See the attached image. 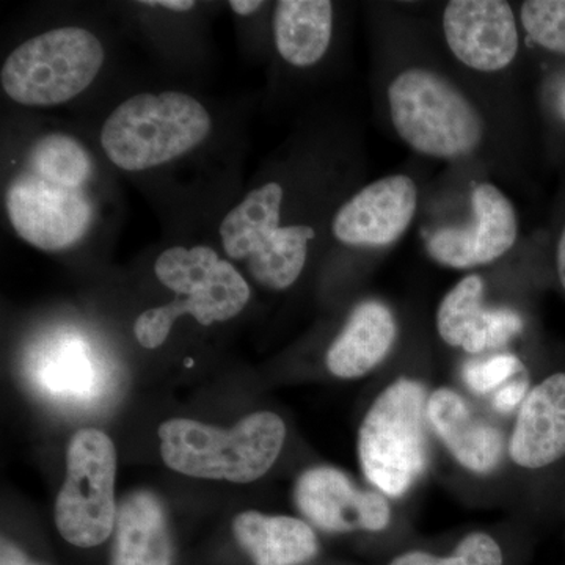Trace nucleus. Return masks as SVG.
<instances>
[{"label": "nucleus", "instance_id": "obj_2", "mask_svg": "<svg viewBox=\"0 0 565 565\" xmlns=\"http://www.w3.org/2000/svg\"><path fill=\"white\" fill-rule=\"evenodd\" d=\"M158 280L185 299L143 311L134 323L137 341L145 349L166 343L174 322L191 315L202 326L226 322L243 313L250 300V286L228 259L206 245L167 248L154 264Z\"/></svg>", "mask_w": 565, "mask_h": 565}, {"label": "nucleus", "instance_id": "obj_26", "mask_svg": "<svg viewBox=\"0 0 565 565\" xmlns=\"http://www.w3.org/2000/svg\"><path fill=\"white\" fill-rule=\"evenodd\" d=\"M147 7H159V9L174 11V13H185L195 9L196 3L193 0H154V2H141Z\"/></svg>", "mask_w": 565, "mask_h": 565}, {"label": "nucleus", "instance_id": "obj_9", "mask_svg": "<svg viewBox=\"0 0 565 565\" xmlns=\"http://www.w3.org/2000/svg\"><path fill=\"white\" fill-rule=\"evenodd\" d=\"M117 451L98 429H82L70 441L66 479L55 503L63 539L79 548L102 545L115 531Z\"/></svg>", "mask_w": 565, "mask_h": 565}, {"label": "nucleus", "instance_id": "obj_10", "mask_svg": "<svg viewBox=\"0 0 565 565\" xmlns=\"http://www.w3.org/2000/svg\"><path fill=\"white\" fill-rule=\"evenodd\" d=\"M473 223L435 230L427 239L430 258L451 269H473L500 259L514 247L519 221L514 206L489 182L471 193Z\"/></svg>", "mask_w": 565, "mask_h": 565}, {"label": "nucleus", "instance_id": "obj_27", "mask_svg": "<svg viewBox=\"0 0 565 565\" xmlns=\"http://www.w3.org/2000/svg\"><path fill=\"white\" fill-rule=\"evenodd\" d=\"M228 6L239 17H250V14L262 9L264 2L262 0H232Z\"/></svg>", "mask_w": 565, "mask_h": 565}, {"label": "nucleus", "instance_id": "obj_15", "mask_svg": "<svg viewBox=\"0 0 565 565\" xmlns=\"http://www.w3.org/2000/svg\"><path fill=\"white\" fill-rule=\"evenodd\" d=\"M509 455L525 470L541 471L565 460V371L530 390L516 414Z\"/></svg>", "mask_w": 565, "mask_h": 565}, {"label": "nucleus", "instance_id": "obj_13", "mask_svg": "<svg viewBox=\"0 0 565 565\" xmlns=\"http://www.w3.org/2000/svg\"><path fill=\"white\" fill-rule=\"evenodd\" d=\"M418 206L415 182L404 174L366 185L334 214L332 233L352 247H386L404 236Z\"/></svg>", "mask_w": 565, "mask_h": 565}, {"label": "nucleus", "instance_id": "obj_22", "mask_svg": "<svg viewBox=\"0 0 565 565\" xmlns=\"http://www.w3.org/2000/svg\"><path fill=\"white\" fill-rule=\"evenodd\" d=\"M522 22L535 44L565 55V0H527Z\"/></svg>", "mask_w": 565, "mask_h": 565}, {"label": "nucleus", "instance_id": "obj_12", "mask_svg": "<svg viewBox=\"0 0 565 565\" xmlns=\"http://www.w3.org/2000/svg\"><path fill=\"white\" fill-rule=\"evenodd\" d=\"M296 503L311 523L327 533H379L392 522L384 493L359 489L337 468L305 471L297 481Z\"/></svg>", "mask_w": 565, "mask_h": 565}, {"label": "nucleus", "instance_id": "obj_11", "mask_svg": "<svg viewBox=\"0 0 565 565\" xmlns=\"http://www.w3.org/2000/svg\"><path fill=\"white\" fill-rule=\"evenodd\" d=\"M444 31L457 61L481 73L504 70L519 52L514 11L503 0H452L445 9Z\"/></svg>", "mask_w": 565, "mask_h": 565}, {"label": "nucleus", "instance_id": "obj_14", "mask_svg": "<svg viewBox=\"0 0 565 565\" xmlns=\"http://www.w3.org/2000/svg\"><path fill=\"white\" fill-rule=\"evenodd\" d=\"M486 282L481 275H467L457 282L437 311V330L451 348L482 353L503 348L523 330V321L509 308L484 303Z\"/></svg>", "mask_w": 565, "mask_h": 565}, {"label": "nucleus", "instance_id": "obj_17", "mask_svg": "<svg viewBox=\"0 0 565 565\" xmlns=\"http://www.w3.org/2000/svg\"><path fill=\"white\" fill-rule=\"evenodd\" d=\"M397 338L396 319L377 300L360 303L327 352V367L334 377L360 379L375 370L392 352Z\"/></svg>", "mask_w": 565, "mask_h": 565}, {"label": "nucleus", "instance_id": "obj_4", "mask_svg": "<svg viewBox=\"0 0 565 565\" xmlns=\"http://www.w3.org/2000/svg\"><path fill=\"white\" fill-rule=\"evenodd\" d=\"M158 434L163 462L178 473L248 484L273 468L285 445L286 426L273 412H259L228 430L170 419Z\"/></svg>", "mask_w": 565, "mask_h": 565}, {"label": "nucleus", "instance_id": "obj_23", "mask_svg": "<svg viewBox=\"0 0 565 565\" xmlns=\"http://www.w3.org/2000/svg\"><path fill=\"white\" fill-rule=\"evenodd\" d=\"M41 381L50 392L62 396H85L93 393L95 385L90 363L82 355L79 349L63 351L54 360H50L46 366H43Z\"/></svg>", "mask_w": 565, "mask_h": 565}, {"label": "nucleus", "instance_id": "obj_20", "mask_svg": "<svg viewBox=\"0 0 565 565\" xmlns=\"http://www.w3.org/2000/svg\"><path fill=\"white\" fill-rule=\"evenodd\" d=\"M333 35L329 0H281L275 7L274 39L282 61L297 68L321 62Z\"/></svg>", "mask_w": 565, "mask_h": 565}, {"label": "nucleus", "instance_id": "obj_21", "mask_svg": "<svg viewBox=\"0 0 565 565\" xmlns=\"http://www.w3.org/2000/svg\"><path fill=\"white\" fill-rule=\"evenodd\" d=\"M504 556L500 544L486 533H471L460 541L449 556H437L433 553H403L394 557L388 565H503Z\"/></svg>", "mask_w": 565, "mask_h": 565}, {"label": "nucleus", "instance_id": "obj_29", "mask_svg": "<svg viewBox=\"0 0 565 565\" xmlns=\"http://www.w3.org/2000/svg\"><path fill=\"white\" fill-rule=\"evenodd\" d=\"M3 565H25L24 561L20 559V556L11 557V552H7L6 548H3Z\"/></svg>", "mask_w": 565, "mask_h": 565}, {"label": "nucleus", "instance_id": "obj_7", "mask_svg": "<svg viewBox=\"0 0 565 565\" xmlns=\"http://www.w3.org/2000/svg\"><path fill=\"white\" fill-rule=\"evenodd\" d=\"M282 196L281 184L266 182L248 192L218 226L225 255L247 264L253 280L273 291L299 280L316 237L311 226L280 225Z\"/></svg>", "mask_w": 565, "mask_h": 565}, {"label": "nucleus", "instance_id": "obj_19", "mask_svg": "<svg viewBox=\"0 0 565 565\" xmlns=\"http://www.w3.org/2000/svg\"><path fill=\"white\" fill-rule=\"evenodd\" d=\"M233 531L255 565H302L318 555L313 527L292 516L244 512Z\"/></svg>", "mask_w": 565, "mask_h": 565}, {"label": "nucleus", "instance_id": "obj_5", "mask_svg": "<svg viewBox=\"0 0 565 565\" xmlns=\"http://www.w3.org/2000/svg\"><path fill=\"white\" fill-rule=\"evenodd\" d=\"M388 103L397 136L424 156L456 161L473 154L484 139L481 114L435 71H403L390 84Z\"/></svg>", "mask_w": 565, "mask_h": 565}, {"label": "nucleus", "instance_id": "obj_28", "mask_svg": "<svg viewBox=\"0 0 565 565\" xmlns=\"http://www.w3.org/2000/svg\"><path fill=\"white\" fill-rule=\"evenodd\" d=\"M556 267L557 277H559L561 286H563L565 292V228L561 234L559 244H557Z\"/></svg>", "mask_w": 565, "mask_h": 565}, {"label": "nucleus", "instance_id": "obj_1", "mask_svg": "<svg viewBox=\"0 0 565 565\" xmlns=\"http://www.w3.org/2000/svg\"><path fill=\"white\" fill-rule=\"evenodd\" d=\"M93 174L92 154L76 137H39L7 185L6 211L14 233L43 252L79 244L95 222Z\"/></svg>", "mask_w": 565, "mask_h": 565}, {"label": "nucleus", "instance_id": "obj_18", "mask_svg": "<svg viewBox=\"0 0 565 565\" xmlns=\"http://www.w3.org/2000/svg\"><path fill=\"white\" fill-rule=\"evenodd\" d=\"M172 545L162 505L154 494L136 492L118 509L110 565H170Z\"/></svg>", "mask_w": 565, "mask_h": 565}, {"label": "nucleus", "instance_id": "obj_3", "mask_svg": "<svg viewBox=\"0 0 565 565\" xmlns=\"http://www.w3.org/2000/svg\"><path fill=\"white\" fill-rule=\"evenodd\" d=\"M211 128L210 111L188 93H139L104 121L102 147L118 169L145 172L189 154Z\"/></svg>", "mask_w": 565, "mask_h": 565}, {"label": "nucleus", "instance_id": "obj_25", "mask_svg": "<svg viewBox=\"0 0 565 565\" xmlns=\"http://www.w3.org/2000/svg\"><path fill=\"white\" fill-rule=\"evenodd\" d=\"M530 390L527 373L519 375L494 393L493 407L501 414H509V412L520 408Z\"/></svg>", "mask_w": 565, "mask_h": 565}, {"label": "nucleus", "instance_id": "obj_16", "mask_svg": "<svg viewBox=\"0 0 565 565\" xmlns=\"http://www.w3.org/2000/svg\"><path fill=\"white\" fill-rule=\"evenodd\" d=\"M427 422L465 470L492 473L503 457V435L493 424L471 414L460 394L451 388L435 390L427 397Z\"/></svg>", "mask_w": 565, "mask_h": 565}, {"label": "nucleus", "instance_id": "obj_24", "mask_svg": "<svg viewBox=\"0 0 565 565\" xmlns=\"http://www.w3.org/2000/svg\"><path fill=\"white\" fill-rule=\"evenodd\" d=\"M526 374L525 364L511 353L465 364L463 381L476 394L492 393L519 375Z\"/></svg>", "mask_w": 565, "mask_h": 565}, {"label": "nucleus", "instance_id": "obj_6", "mask_svg": "<svg viewBox=\"0 0 565 565\" xmlns=\"http://www.w3.org/2000/svg\"><path fill=\"white\" fill-rule=\"evenodd\" d=\"M426 388L397 379L379 394L359 433V456L367 481L386 497H404L427 463Z\"/></svg>", "mask_w": 565, "mask_h": 565}, {"label": "nucleus", "instance_id": "obj_8", "mask_svg": "<svg viewBox=\"0 0 565 565\" xmlns=\"http://www.w3.org/2000/svg\"><path fill=\"white\" fill-rule=\"evenodd\" d=\"M104 61L106 52L95 33L82 28L52 29L11 52L0 71V85L21 106H61L90 87Z\"/></svg>", "mask_w": 565, "mask_h": 565}]
</instances>
